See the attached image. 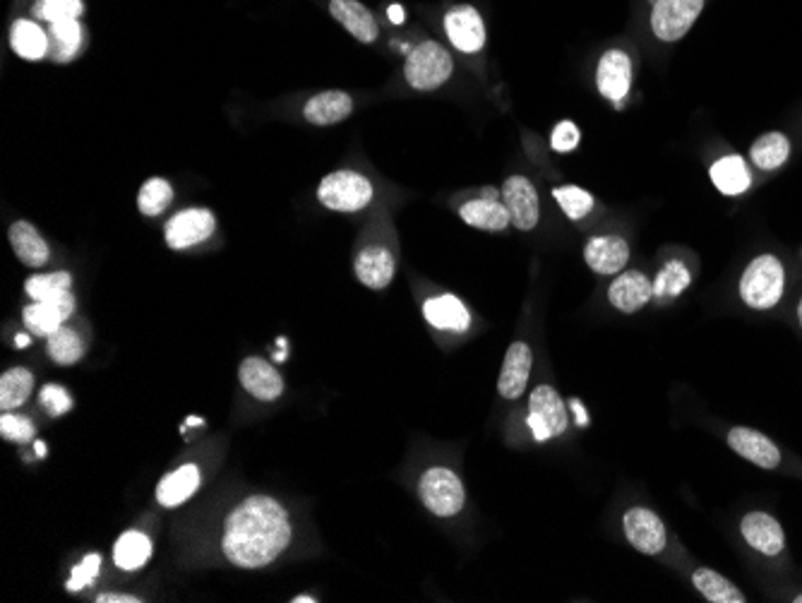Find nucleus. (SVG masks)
Segmentation results:
<instances>
[{"instance_id": "nucleus-1", "label": "nucleus", "mask_w": 802, "mask_h": 603, "mask_svg": "<svg viewBox=\"0 0 802 603\" xmlns=\"http://www.w3.org/2000/svg\"><path fill=\"white\" fill-rule=\"evenodd\" d=\"M288 541L292 524L286 509L267 495H253L233 509L223 527V556L233 566L257 570L277 560Z\"/></svg>"}, {"instance_id": "nucleus-2", "label": "nucleus", "mask_w": 802, "mask_h": 603, "mask_svg": "<svg viewBox=\"0 0 802 603\" xmlns=\"http://www.w3.org/2000/svg\"><path fill=\"white\" fill-rule=\"evenodd\" d=\"M785 292V270L781 260L765 253L745 267L740 277V298L752 310H771Z\"/></svg>"}, {"instance_id": "nucleus-3", "label": "nucleus", "mask_w": 802, "mask_h": 603, "mask_svg": "<svg viewBox=\"0 0 802 603\" xmlns=\"http://www.w3.org/2000/svg\"><path fill=\"white\" fill-rule=\"evenodd\" d=\"M454 73L452 56L438 42H424L411 48L404 63V77L418 91H432L442 87Z\"/></svg>"}, {"instance_id": "nucleus-4", "label": "nucleus", "mask_w": 802, "mask_h": 603, "mask_svg": "<svg viewBox=\"0 0 802 603\" xmlns=\"http://www.w3.org/2000/svg\"><path fill=\"white\" fill-rule=\"evenodd\" d=\"M418 493L436 517H457L464 509V483L452 469L430 467L418 481Z\"/></svg>"}, {"instance_id": "nucleus-5", "label": "nucleus", "mask_w": 802, "mask_h": 603, "mask_svg": "<svg viewBox=\"0 0 802 603\" xmlns=\"http://www.w3.org/2000/svg\"><path fill=\"white\" fill-rule=\"evenodd\" d=\"M318 200L332 212H361L373 200V183L356 172H334L322 178Z\"/></svg>"}, {"instance_id": "nucleus-6", "label": "nucleus", "mask_w": 802, "mask_h": 603, "mask_svg": "<svg viewBox=\"0 0 802 603\" xmlns=\"http://www.w3.org/2000/svg\"><path fill=\"white\" fill-rule=\"evenodd\" d=\"M706 0H653L651 32L663 44H675L694 28Z\"/></svg>"}, {"instance_id": "nucleus-7", "label": "nucleus", "mask_w": 802, "mask_h": 603, "mask_svg": "<svg viewBox=\"0 0 802 603\" xmlns=\"http://www.w3.org/2000/svg\"><path fill=\"white\" fill-rule=\"evenodd\" d=\"M526 424H529L538 442L558 438L568 430L570 426L568 406H564L558 390H553L550 385L534 387L529 397V418H526Z\"/></svg>"}, {"instance_id": "nucleus-8", "label": "nucleus", "mask_w": 802, "mask_h": 603, "mask_svg": "<svg viewBox=\"0 0 802 603\" xmlns=\"http://www.w3.org/2000/svg\"><path fill=\"white\" fill-rule=\"evenodd\" d=\"M623 529L627 541L644 556H659L668 544V531L661 517L647 507H633L625 513Z\"/></svg>"}, {"instance_id": "nucleus-9", "label": "nucleus", "mask_w": 802, "mask_h": 603, "mask_svg": "<svg viewBox=\"0 0 802 603\" xmlns=\"http://www.w3.org/2000/svg\"><path fill=\"white\" fill-rule=\"evenodd\" d=\"M499 195H503V202L507 207L512 224L519 231H534L538 227V219H541V202H538V193L529 178L509 176Z\"/></svg>"}, {"instance_id": "nucleus-10", "label": "nucleus", "mask_w": 802, "mask_h": 603, "mask_svg": "<svg viewBox=\"0 0 802 603\" xmlns=\"http://www.w3.org/2000/svg\"><path fill=\"white\" fill-rule=\"evenodd\" d=\"M596 87L603 99L620 107L623 99L629 95V87H633V58L620 48L606 51L596 68Z\"/></svg>"}, {"instance_id": "nucleus-11", "label": "nucleus", "mask_w": 802, "mask_h": 603, "mask_svg": "<svg viewBox=\"0 0 802 603\" xmlns=\"http://www.w3.org/2000/svg\"><path fill=\"white\" fill-rule=\"evenodd\" d=\"M217 229V219L209 209H183L166 224V245L174 251H186L207 241Z\"/></svg>"}, {"instance_id": "nucleus-12", "label": "nucleus", "mask_w": 802, "mask_h": 603, "mask_svg": "<svg viewBox=\"0 0 802 603\" xmlns=\"http://www.w3.org/2000/svg\"><path fill=\"white\" fill-rule=\"evenodd\" d=\"M444 32L452 46L462 54H479L485 46V24L473 6H454L444 15Z\"/></svg>"}, {"instance_id": "nucleus-13", "label": "nucleus", "mask_w": 802, "mask_h": 603, "mask_svg": "<svg viewBox=\"0 0 802 603\" xmlns=\"http://www.w3.org/2000/svg\"><path fill=\"white\" fill-rule=\"evenodd\" d=\"M728 445L735 454H740L743 460L752 462L759 469H776L781 464V450L776 448L773 440H769L765 432L755 428L735 426L728 430Z\"/></svg>"}, {"instance_id": "nucleus-14", "label": "nucleus", "mask_w": 802, "mask_h": 603, "mask_svg": "<svg viewBox=\"0 0 802 603\" xmlns=\"http://www.w3.org/2000/svg\"><path fill=\"white\" fill-rule=\"evenodd\" d=\"M73 310H75V296L65 294L48 300H32V306L24 308L22 320L32 335L51 337L73 316Z\"/></svg>"}, {"instance_id": "nucleus-15", "label": "nucleus", "mask_w": 802, "mask_h": 603, "mask_svg": "<svg viewBox=\"0 0 802 603\" xmlns=\"http://www.w3.org/2000/svg\"><path fill=\"white\" fill-rule=\"evenodd\" d=\"M740 534L749 548L767 558L781 556L785 550V531L781 522H776L767 513H747L740 522Z\"/></svg>"}, {"instance_id": "nucleus-16", "label": "nucleus", "mask_w": 802, "mask_h": 603, "mask_svg": "<svg viewBox=\"0 0 802 603\" xmlns=\"http://www.w3.org/2000/svg\"><path fill=\"white\" fill-rule=\"evenodd\" d=\"M653 298V284L649 277L639 270H629L617 274L615 282L608 288V300L615 310L625 313V316H633V313L641 310Z\"/></svg>"}, {"instance_id": "nucleus-17", "label": "nucleus", "mask_w": 802, "mask_h": 603, "mask_svg": "<svg viewBox=\"0 0 802 603\" xmlns=\"http://www.w3.org/2000/svg\"><path fill=\"white\" fill-rule=\"evenodd\" d=\"M584 262L596 274H617L627 267L629 262V243L623 235H594L586 241Z\"/></svg>"}, {"instance_id": "nucleus-18", "label": "nucleus", "mask_w": 802, "mask_h": 603, "mask_svg": "<svg viewBox=\"0 0 802 603\" xmlns=\"http://www.w3.org/2000/svg\"><path fill=\"white\" fill-rule=\"evenodd\" d=\"M531 365H534V353L526 342H515L509 344L507 357L503 363V373H499L497 380V392L499 397L505 399H519L526 390V383H529L531 375Z\"/></svg>"}, {"instance_id": "nucleus-19", "label": "nucleus", "mask_w": 802, "mask_h": 603, "mask_svg": "<svg viewBox=\"0 0 802 603\" xmlns=\"http://www.w3.org/2000/svg\"><path fill=\"white\" fill-rule=\"evenodd\" d=\"M239 380L248 395H253L260 402H274L284 395L282 375L277 373V369H272V363H267L265 359L257 357L245 359L239 369Z\"/></svg>"}, {"instance_id": "nucleus-20", "label": "nucleus", "mask_w": 802, "mask_h": 603, "mask_svg": "<svg viewBox=\"0 0 802 603\" xmlns=\"http://www.w3.org/2000/svg\"><path fill=\"white\" fill-rule=\"evenodd\" d=\"M394 255L383 245H371L363 248V251L356 255V262H353V272H356V279L373 288V292H383L394 279Z\"/></svg>"}, {"instance_id": "nucleus-21", "label": "nucleus", "mask_w": 802, "mask_h": 603, "mask_svg": "<svg viewBox=\"0 0 802 603\" xmlns=\"http://www.w3.org/2000/svg\"><path fill=\"white\" fill-rule=\"evenodd\" d=\"M330 12L341 28H344L353 39H359L361 44L377 42L380 28L373 18V12L363 3H359V0H330Z\"/></svg>"}, {"instance_id": "nucleus-22", "label": "nucleus", "mask_w": 802, "mask_h": 603, "mask_svg": "<svg viewBox=\"0 0 802 603\" xmlns=\"http://www.w3.org/2000/svg\"><path fill=\"white\" fill-rule=\"evenodd\" d=\"M426 320L442 332H464L471 325V316L466 306L452 294L432 296L424 304Z\"/></svg>"}, {"instance_id": "nucleus-23", "label": "nucleus", "mask_w": 802, "mask_h": 603, "mask_svg": "<svg viewBox=\"0 0 802 603\" xmlns=\"http://www.w3.org/2000/svg\"><path fill=\"white\" fill-rule=\"evenodd\" d=\"M708 176H712L716 190L721 195H728V198H738L752 186V174H749V166L740 154L721 156L708 168Z\"/></svg>"}, {"instance_id": "nucleus-24", "label": "nucleus", "mask_w": 802, "mask_h": 603, "mask_svg": "<svg viewBox=\"0 0 802 603\" xmlns=\"http://www.w3.org/2000/svg\"><path fill=\"white\" fill-rule=\"evenodd\" d=\"M353 111V99L347 91H322V95H315L304 109V118L312 125H337L347 121Z\"/></svg>"}, {"instance_id": "nucleus-25", "label": "nucleus", "mask_w": 802, "mask_h": 603, "mask_svg": "<svg viewBox=\"0 0 802 603\" xmlns=\"http://www.w3.org/2000/svg\"><path fill=\"white\" fill-rule=\"evenodd\" d=\"M8 239H10L12 251H15L20 262H24L28 267L39 270L48 262V257H51L48 243L42 239V233H39L30 221H15V224H12L8 231Z\"/></svg>"}, {"instance_id": "nucleus-26", "label": "nucleus", "mask_w": 802, "mask_h": 603, "mask_svg": "<svg viewBox=\"0 0 802 603\" xmlns=\"http://www.w3.org/2000/svg\"><path fill=\"white\" fill-rule=\"evenodd\" d=\"M459 217H462L469 227L491 231V233L505 231L512 224L505 202L491 200V198H479V200L464 202L462 207H459Z\"/></svg>"}, {"instance_id": "nucleus-27", "label": "nucleus", "mask_w": 802, "mask_h": 603, "mask_svg": "<svg viewBox=\"0 0 802 603\" xmlns=\"http://www.w3.org/2000/svg\"><path fill=\"white\" fill-rule=\"evenodd\" d=\"M197 486H200V469L195 464H183L162 479L160 489H156V501L164 507H178L193 497Z\"/></svg>"}, {"instance_id": "nucleus-28", "label": "nucleus", "mask_w": 802, "mask_h": 603, "mask_svg": "<svg viewBox=\"0 0 802 603\" xmlns=\"http://www.w3.org/2000/svg\"><path fill=\"white\" fill-rule=\"evenodd\" d=\"M10 46L24 61H42L48 56V32L32 20H18L10 30Z\"/></svg>"}, {"instance_id": "nucleus-29", "label": "nucleus", "mask_w": 802, "mask_h": 603, "mask_svg": "<svg viewBox=\"0 0 802 603\" xmlns=\"http://www.w3.org/2000/svg\"><path fill=\"white\" fill-rule=\"evenodd\" d=\"M83 46V24L77 20L48 22V56L58 63L75 58Z\"/></svg>"}, {"instance_id": "nucleus-30", "label": "nucleus", "mask_w": 802, "mask_h": 603, "mask_svg": "<svg viewBox=\"0 0 802 603\" xmlns=\"http://www.w3.org/2000/svg\"><path fill=\"white\" fill-rule=\"evenodd\" d=\"M788 156H791V140L783 133H765L755 140L752 147H749V160L761 172H776L781 168Z\"/></svg>"}, {"instance_id": "nucleus-31", "label": "nucleus", "mask_w": 802, "mask_h": 603, "mask_svg": "<svg viewBox=\"0 0 802 603\" xmlns=\"http://www.w3.org/2000/svg\"><path fill=\"white\" fill-rule=\"evenodd\" d=\"M692 584L696 592H700L706 601L712 603H745V594L735 586L730 580H726L721 572L712 568H700L692 574Z\"/></svg>"}, {"instance_id": "nucleus-32", "label": "nucleus", "mask_w": 802, "mask_h": 603, "mask_svg": "<svg viewBox=\"0 0 802 603\" xmlns=\"http://www.w3.org/2000/svg\"><path fill=\"white\" fill-rule=\"evenodd\" d=\"M150 558H152V541L147 534L125 531L121 539L116 541L113 560L121 570H128V572L140 570L142 566H147Z\"/></svg>"}, {"instance_id": "nucleus-33", "label": "nucleus", "mask_w": 802, "mask_h": 603, "mask_svg": "<svg viewBox=\"0 0 802 603\" xmlns=\"http://www.w3.org/2000/svg\"><path fill=\"white\" fill-rule=\"evenodd\" d=\"M34 390V375L28 369H10L0 377V409L15 412L30 399Z\"/></svg>"}, {"instance_id": "nucleus-34", "label": "nucleus", "mask_w": 802, "mask_h": 603, "mask_svg": "<svg viewBox=\"0 0 802 603\" xmlns=\"http://www.w3.org/2000/svg\"><path fill=\"white\" fill-rule=\"evenodd\" d=\"M692 284V274L682 260H670L668 265L661 267L653 279V296L656 298H678L685 288Z\"/></svg>"}, {"instance_id": "nucleus-35", "label": "nucleus", "mask_w": 802, "mask_h": 603, "mask_svg": "<svg viewBox=\"0 0 802 603\" xmlns=\"http://www.w3.org/2000/svg\"><path fill=\"white\" fill-rule=\"evenodd\" d=\"M48 339V357L54 359L58 365H73L85 357V342L80 339L73 327H61Z\"/></svg>"}, {"instance_id": "nucleus-36", "label": "nucleus", "mask_w": 802, "mask_h": 603, "mask_svg": "<svg viewBox=\"0 0 802 603\" xmlns=\"http://www.w3.org/2000/svg\"><path fill=\"white\" fill-rule=\"evenodd\" d=\"M73 288V274L70 272H51V274H34V277L28 279L24 284V292L32 300H48V298H58L70 294Z\"/></svg>"}, {"instance_id": "nucleus-37", "label": "nucleus", "mask_w": 802, "mask_h": 603, "mask_svg": "<svg viewBox=\"0 0 802 603\" xmlns=\"http://www.w3.org/2000/svg\"><path fill=\"white\" fill-rule=\"evenodd\" d=\"M171 200H174V188H171V183L164 178H150L140 188L138 207L144 217H156L164 212Z\"/></svg>"}, {"instance_id": "nucleus-38", "label": "nucleus", "mask_w": 802, "mask_h": 603, "mask_svg": "<svg viewBox=\"0 0 802 603\" xmlns=\"http://www.w3.org/2000/svg\"><path fill=\"white\" fill-rule=\"evenodd\" d=\"M556 202L562 207V212L572 221H580L586 215H591V209L596 207L594 195L589 190L580 188V186H560L553 190Z\"/></svg>"}, {"instance_id": "nucleus-39", "label": "nucleus", "mask_w": 802, "mask_h": 603, "mask_svg": "<svg viewBox=\"0 0 802 603\" xmlns=\"http://www.w3.org/2000/svg\"><path fill=\"white\" fill-rule=\"evenodd\" d=\"M83 0H36L34 18L44 22L58 20H77L83 15Z\"/></svg>"}, {"instance_id": "nucleus-40", "label": "nucleus", "mask_w": 802, "mask_h": 603, "mask_svg": "<svg viewBox=\"0 0 802 603\" xmlns=\"http://www.w3.org/2000/svg\"><path fill=\"white\" fill-rule=\"evenodd\" d=\"M34 424L32 418L15 414V412H6L0 416V436L12 442H32L34 440Z\"/></svg>"}, {"instance_id": "nucleus-41", "label": "nucleus", "mask_w": 802, "mask_h": 603, "mask_svg": "<svg viewBox=\"0 0 802 603\" xmlns=\"http://www.w3.org/2000/svg\"><path fill=\"white\" fill-rule=\"evenodd\" d=\"M99 568H101V556H97V553L87 556L80 566L73 568L70 580H68V584H65V589H68V592H83L87 584L95 582Z\"/></svg>"}, {"instance_id": "nucleus-42", "label": "nucleus", "mask_w": 802, "mask_h": 603, "mask_svg": "<svg viewBox=\"0 0 802 603\" xmlns=\"http://www.w3.org/2000/svg\"><path fill=\"white\" fill-rule=\"evenodd\" d=\"M39 399H42V406L46 409V414L54 416V418L68 414L73 409V397L61 385H46L42 390V395H39Z\"/></svg>"}, {"instance_id": "nucleus-43", "label": "nucleus", "mask_w": 802, "mask_h": 603, "mask_svg": "<svg viewBox=\"0 0 802 603\" xmlns=\"http://www.w3.org/2000/svg\"><path fill=\"white\" fill-rule=\"evenodd\" d=\"M580 128H576L572 121H560L553 133H550V147H553L558 154H568L572 150H576V144H580Z\"/></svg>"}, {"instance_id": "nucleus-44", "label": "nucleus", "mask_w": 802, "mask_h": 603, "mask_svg": "<svg viewBox=\"0 0 802 603\" xmlns=\"http://www.w3.org/2000/svg\"><path fill=\"white\" fill-rule=\"evenodd\" d=\"M97 601L99 603H138L140 599H135V596H121V594H101Z\"/></svg>"}, {"instance_id": "nucleus-45", "label": "nucleus", "mask_w": 802, "mask_h": 603, "mask_svg": "<svg viewBox=\"0 0 802 603\" xmlns=\"http://www.w3.org/2000/svg\"><path fill=\"white\" fill-rule=\"evenodd\" d=\"M389 18H392L394 22H402V20H404V12H402V8H389Z\"/></svg>"}, {"instance_id": "nucleus-46", "label": "nucleus", "mask_w": 802, "mask_h": 603, "mask_svg": "<svg viewBox=\"0 0 802 603\" xmlns=\"http://www.w3.org/2000/svg\"><path fill=\"white\" fill-rule=\"evenodd\" d=\"M15 344H18L20 349H24V347L30 344V337H28V335H18V337H15Z\"/></svg>"}, {"instance_id": "nucleus-47", "label": "nucleus", "mask_w": 802, "mask_h": 603, "mask_svg": "<svg viewBox=\"0 0 802 603\" xmlns=\"http://www.w3.org/2000/svg\"><path fill=\"white\" fill-rule=\"evenodd\" d=\"M572 406H574V412H576V416H580V424H586V416H584V412H582V406H580V402H574Z\"/></svg>"}, {"instance_id": "nucleus-48", "label": "nucleus", "mask_w": 802, "mask_h": 603, "mask_svg": "<svg viewBox=\"0 0 802 603\" xmlns=\"http://www.w3.org/2000/svg\"><path fill=\"white\" fill-rule=\"evenodd\" d=\"M34 445H36V454H39V457H44V454H46V445H44L42 440H36Z\"/></svg>"}, {"instance_id": "nucleus-49", "label": "nucleus", "mask_w": 802, "mask_h": 603, "mask_svg": "<svg viewBox=\"0 0 802 603\" xmlns=\"http://www.w3.org/2000/svg\"><path fill=\"white\" fill-rule=\"evenodd\" d=\"M202 424H205L202 418H195V416H193V418H188V421H186V426H202Z\"/></svg>"}, {"instance_id": "nucleus-50", "label": "nucleus", "mask_w": 802, "mask_h": 603, "mask_svg": "<svg viewBox=\"0 0 802 603\" xmlns=\"http://www.w3.org/2000/svg\"><path fill=\"white\" fill-rule=\"evenodd\" d=\"M315 599H310V596H296L294 599V603H312Z\"/></svg>"}, {"instance_id": "nucleus-51", "label": "nucleus", "mask_w": 802, "mask_h": 603, "mask_svg": "<svg viewBox=\"0 0 802 603\" xmlns=\"http://www.w3.org/2000/svg\"><path fill=\"white\" fill-rule=\"evenodd\" d=\"M798 322L802 327V298H800V304H798Z\"/></svg>"}, {"instance_id": "nucleus-52", "label": "nucleus", "mask_w": 802, "mask_h": 603, "mask_svg": "<svg viewBox=\"0 0 802 603\" xmlns=\"http://www.w3.org/2000/svg\"><path fill=\"white\" fill-rule=\"evenodd\" d=\"M286 359V351H279V353H274V361H284Z\"/></svg>"}, {"instance_id": "nucleus-53", "label": "nucleus", "mask_w": 802, "mask_h": 603, "mask_svg": "<svg viewBox=\"0 0 802 603\" xmlns=\"http://www.w3.org/2000/svg\"><path fill=\"white\" fill-rule=\"evenodd\" d=\"M793 601H795V603H802V594H798Z\"/></svg>"}]
</instances>
